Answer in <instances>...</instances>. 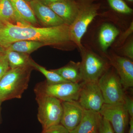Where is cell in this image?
Returning a JSON list of instances; mask_svg holds the SVG:
<instances>
[{
  "label": "cell",
  "mask_w": 133,
  "mask_h": 133,
  "mask_svg": "<svg viewBox=\"0 0 133 133\" xmlns=\"http://www.w3.org/2000/svg\"><path fill=\"white\" fill-rule=\"evenodd\" d=\"M28 40L41 42L57 48L74 45L70 38L69 26L63 24L53 27H38L6 23L0 29V45L6 49L12 43Z\"/></svg>",
  "instance_id": "6da1fadb"
},
{
  "label": "cell",
  "mask_w": 133,
  "mask_h": 133,
  "mask_svg": "<svg viewBox=\"0 0 133 133\" xmlns=\"http://www.w3.org/2000/svg\"><path fill=\"white\" fill-rule=\"evenodd\" d=\"M33 67L30 65L10 69L0 81V101L21 98L28 87Z\"/></svg>",
  "instance_id": "7a4b0ae2"
},
{
  "label": "cell",
  "mask_w": 133,
  "mask_h": 133,
  "mask_svg": "<svg viewBox=\"0 0 133 133\" xmlns=\"http://www.w3.org/2000/svg\"><path fill=\"white\" fill-rule=\"evenodd\" d=\"M77 1V14L74 22L69 26V33L71 40L79 50L83 47L81 40L88 26L98 15L101 3L99 0Z\"/></svg>",
  "instance_id": "3957f363"
},
{
  "label": "cell",
  "mask_w": 133,
  "mask_h": 133,
  "mask_svg": "<svg viewBox=\"0 0 133 133\" xmlns=\"http://www.w3.org/2000/svg\"><path fill=\"white\" fill-rule=\"evenodd\" d=\"M35 92L38 105L37 119L43 130L60 124L63 112L62 101L42 93Z\"/></svg>",
  "instance_id": "277c9868"
},
{
  "label": "cell",
  "mask_w": 133,
  "mask_h": 133,
  "mask_svg": "<svg viewBox=\"0 0 133 133\" xmlns=\"http://www.w3.org/2000/svg\"><path fill=\"white\" fill-rule=\"evenodd\" d=\"M81 61L80 69L83 81H98L111 67L109 61L87 47L79 49Z\"/></svg>",
  "instance_id": "5b68a950"
},
{
  "label": "cell",
  "mask_w": 133,
  "mask_h": 133,
  "mask_svg": "<svg viewBox=\"0 0 133 133\" xmlns=\"http://www.w3.org/2000/svg\"><path fill=\"white\" fill-rule=\"evenodd\" d=\"M105 104L124 103L125 94L120 79L113 67H111L98 81Z\"/></svg>",
  "instance_id": "8992f818"
},
{
  "label": "cell",
  "mask_w": 133,
  "mask_h": 133,
  "mask_svg": "<svg viewBox=\"0 0 133 133\" xmlns=\"http://www.w3.org/2000/svg\"><path fill=\"white\" fill-rule=\"evenodd\" d=\"M81 88V83L66 82L51 84L45 80L37 84L34 91L52 96L62 101H78Z\"/></svg>",
  "instance_id": "52a82bcc"
},
{
  "label": "cell",
  "mask_w": 133,
  "mask_h": 133,
  "mask_svg": "<svg viewBox=\"0 0 133 133\" xmlns=\"http://www.w3.org/2000/svg\"><path fill=\"white\" fill-rule=\"evenodd\" d=\"M99 113L108 121L115 133H125L130 117L124 103L120 104H104Z\"/></svg>",
  "instance_id": "ba28073f"
},
{
  "label": "cell",
  "mask_w": 133,
  "mask_h": 133,
  "mask_svg": "<svg viewBox=\"0 0 133 133\" xmlns=\"http://www.w3.org/2000/svg\"><path fill=\"white\" fill-rule=\"evenodd\" d=\"M78 102L85 110L99 112L104 101L98 81L81 82Z\"/></svg>",
  "instance_id": "9c48e42d"
},
{
  "label": "cell",
  "mask_w": 133,
  "mask_h": 133,
  "mask_svg": "<svg viewBox=\"0 0 133 133\" xmlns=\"http://www.w3.org/2000/svg\"><path fill=\"white\" fill-rule=\"evenodd\" d=\"M116 71L124 90L133 86V63L131 59L115 53L105 55Z\"/></svg>",
  "instance_id": "30bf717a"
},
{
  "label": "cell",
  "mask_w": 133,
  "mask_h": 133,
  "mask_svg": "<svg viewBox=\"0 0 133 133\" xmlns=\"http://www.w3.org/2000/svg\"><path fill=\"white\" fill-rule=\"evenodd\" d=\"M63 112L60 124L70 132L81 121L84 109L78 101H62Z\"/></svg>",
  "instance_id": "8fae6325"
},
{
  "label": "cell",
  "mask_w": 133,
  "mask_h": 133,
  "mask_svg": "<svg viewBox=\"0 0 133 133\" xmlns=\"http://www.w3.org/2000/svg\"><path fill=\"white\" fill-rule=\"evenodd\" d=\"M37 21L44 27H53L65 24L50 8L41 0H32L29 2Z\"/></svg>",
  "instance_id": "7c38bea8"
},
{
  "label": "cell",
  "mask_w": 133,
  "mask_h": 133,
  "mask_svg": "<svg viewBox=\"0 0 133 133\" xmlns=\"http://www.w3.org/2000/svg\"><path fill=\"white\" fill-rule=\"evenodd\" d=\"M45 5L50 8L65 24L69 26L74 22L77 14L78 8L77 0H63Z\"/></svg>",
  "instance_id": "4fadbf2b"
},
{
  "label": "cell",
  "mask_w": 133,
  "mask_h": 133,
  "mask_svg": "<svg viewBox=\"0 0 133 133\" xmlns=\"http://www.w3.org/2000/svg\"><path fill=\"white\" fill-rule=\"evenodd\" d=\"M102 116L99 112L84 110L81 121L78 125L70 133H91L98 128Z\"/></svg>",
  "instance_id": "5bb4252c"
},
{
  "label": "cell",
  "mask_w": 133,
  "mask_h": 133,
  "mask_svg": "<svg viewBox=\"0 0 133 133\" xmlns=\"http://www.w3.org/2000/svg\"><path fill=\"white\" fill-rule=\"evenodd\" d=\"M19 19L24 24L37 26L38 23L33 10L25 0H10Z\"/></svg>",
  "instance_id": "9a60e30c"
},
{
  "label": "cell",
  "mask_w": 133,
  "mask_h": 133,
  "mask_svg": "<svg viewBox=\"0 0 133 133\" xmlns=\"http://www.w3.org/2000/svg\"><path fill=\"white\" fill-rule=\"evenodd\" d=\"M51 70L69 82L80 83L83 81L80 69V62L71 61L63 67Z\"/></svg>",
  "instance_id": "2e32d148"
},
{
  "label": "cell",
  "mask_w": 133,
  "mask_h": 133,
  "mask_svg": "<svg viewBox=\"0 0 133 133\" xmlns=\"http://www.w3.org/2000/svg\"><path fill=\"white\" fill-rule=\"evenodd\" d=\"M119 34L118 29L109 23L103 24L99 33L98 42L102 51L105 53Z\"/></svg>",
  "instance_id": "e0dca14e"
},
{
  "label": "cell",
  "mask_w": 133,
  "mask_h": 133,
  "mask_svg": "<svg viewBox=\"0 0 133 133\" xmlns=\"http://www.w3.org/2000/svg\"><path fill=\"white\" fill-rule=\"evenodd\" d=\"M0 21L3 23L28 25L24 24L19 19L10 0H1L0 2Z\"/></svg>",
  "instance_id": "ac0fdd59"
},
{
  "label": "cell",
  "mask_w": 133,
  "mask_h": 133,
  "mask_svg": "<svg viewBox=\"0 0 133 133\" xmlns=\"http://www.w3.org/2000/svg\"><path fill=\"white\" fill-rule=\"evenodd\" d=\"M45 45V44L41 42L22 40L12 43L6 50L29 55Z\"/></svg>",
  "instance_id": "d6986e66"
},
{
  "label": "cell",
  "mask_w": 133,
  "mask_h": 133,
  "mask_svg": "<svg viewBox=\"0 0 133 133\" xmlns=\"http://www.w3.org/2000/svg\"><path fill=\"white\" fill-rule=\"evenodd\" d=\"M5 53L7 57L10 69H15L30 65L31 58L29 55L6 50Z\"/></svg>",
  "instance_id": "ffe728a7"
},
{
  "label": "cell",
  "mask_w": 133,
  "mask_h": 133,
  "mask_svg": "<svg viewBox=\"0 0 133 133\" xmlns=\"http://www.w3.org/2000/svg\"><path fill=\"white\" fill-rule=\"evenodd\" d=\"M30 65L33 69L37 70L45 76L46 78V82L49 84H55L69 82L63 78L57 73L52 71L51 70H48L43 66L37 63L31 58L30 59Z\"/></svg>",
  "instance_id": "44dd1931"
},
{
  "label": "cell",
  "mask_w": 133,
  "mask_h": 133,
  "mask_svg": "<svg viewBox=\"0 0 133 133\" xmlns=\"http://www.w3.org/2000/svg\"><path fill=\"white\" fill-rule=\"evenodd\" d=\"M107 1L110 7L119 14L129 15L133 13V9L123 0H107Z\"/></svg>",
  "instance_id": "7402d4cb"
},
{
  "label": "cell",
  "mask_w": 133,
  "mask_h": 133,
  "mask_svg": "<svg viewBox=\"0 0 133 133\" xmlns=\"http://www.w3.org/2000/svg\"><path fill=\"white\" fill-rule=\"evenodd\" d=\"M98 133H115L109 122L102 117L98 128Z\"/></svg>",
  "instance_id": "603a6c76"
},
{
  "label": "cell",
  "mask_w": 133,
  "mask_h": 133,
  "mask_svg": "<svg viewBox=\"0 0 133 133\" xmlns=\"http://www.w3.org/2000/svg\"><path fill=\"white\" fill-rule=\"evenodd\" d=\"M41 133H70L65 128L62 124L51 126L45 129H43Z\"/></svg>",
  "instance_id": "cb8c5ba5"
},
{
  "label": "cell",
  "mask_w": 133,
  "mask_h": 133,
  "mask_svg": "<svg viewBox=\"0 0 133 133\" xmlns=\"http://www.w3.org/2000/svg\"><path fill=\"white\" fill-rule=\"evenodd\" d=\"M10 67L6 53L0 57V81Z\"/></svg>",
  "instance_id": "d4e9b609"
},
{
  "label": "cell",
  "mask_w": 133,
  "mask_h": 133,
  "mask_svg": "<svg viewBox=\"0 0 133 133\" xmlns=\"http://www.w3.org/2000/svg\"><path fill=\"white\" fill-rule=\"evenodd\" d=\"M123 53L125 57L133 60V41L131 39L124 45L123 48Z\"/></svg>",
  "instance_id": "484cf974"
},
{
  "label": "cell",
  "mask_w": 133,
  "mask_h": 133,
  "mask_svg": "<svg viewBox=\"0 0 133 133\" xmlns=\"http://www.w3.org/2000/svg\"><path fill=\"white\" fill-rule=\"evenodd\" d=\"M124 104L129 117L133 118V99L132 98L127 95L124 97Z\"/></svg>",
  "instance_id": "4316f807"
},
{
  "label": "cell",
  "mask_w": 133,
  "mask_h": 133,
  "mask_svg": "<svg viewBox=\"0 0 133 133\" xmlns=\"http://www.w3.org/2000/svg\"><path fill=\"white\" fill-rule=\"evenodd\" d=\"M133 22L131 23L130 27L125 32L123 33V35H122L120 38H119L118 41L117 45H120L123 43L125 41L126 39L131 35L133 32Z\"/></svg>",
  "instance_id": "83f0119b"
},
{
  "label": "cell",
  "mask_w": 133,
  "mask_h": 133,
  "mask_svg": "<svg viewBox=\"0 0 133 133\" xmlns=\"http://www.w3.org/2000/svg\"><path fill=\"white\" fill-rule=\"evenodd\" d=\"M129 128L128 133H133V118L130 117L129 123Z\"/></svg>",
  "instance_id": "f1b7e54d"
},
{
  "label": "cell",
  "mask_w": 133,
  "mask_h": 133,
  "mask_svg": "<svg viewBox=\"0 0 133 133\" xmlns=\"http://www.w3.org/2000/svg\"><path fill=\"white\" fill-rule=\"evenodd\" d=\"M41 1L45 5H48L50 3H54L61 1L63 0H41Z\"/></svg>",
  "instance_id": "f546056e"
},
{
  "label": "cell",
  "mask_w": 133,
  "mask_h": 133,
  "mask_svg": "<svg viewBox=\"0 0 133 133\" xmlns=\"http://www.w3.org/2000/svg\"><path fill=\"white\" fill-rule=\"evenodd\" d=\"M6 52V49L0 45V57L4 55Z\"/></svg>",
  "instance_id": "4dcf8cb0"
},
{
  "label": "cell",
  "mask_w": 133,
  "mask_h": 133,
  "mask_svg": "<svg viewBox=\"0 0 133 133\" xmlns=\"http://www.w3.org/2000/svg\"><path fill=\"white\" fill-rule=\"evenodd\" d=\"M2 102L0 101V123L1 121V105Z\"/></svg>",
  "instance_id": "1f68e13d"
},
{
  "label": "cell",
  "mask_w": 133,
  "mask_h": 133,
  "mask_svg": "<svg viewBox=\"0 0 133 133\" xmlns=\"http://www.w3.org/2000/svg\"><path fill=\"white\" fill-rule=\"evenodd\" d=\"M4 23H3V22H2L1 21H0V29L1 28H2L3 26V25H4Z\"/></svg>",
  "instance_id": "d6a6232c"
},
{
  "label": "cell",
  "mask_w": 133,
  "mask_h": 133,
  "mask_svg": "<svg viewBox=\"0 0 133 133\" xmlns=\"http://www.w3.org/2000/svg\"><path fill=\"white\" fill-rule=\"evenodd\" d=\"M91 133H98V130H95V131H93Z\"/></svg>",
  "instance_id": "836d02e7"
},
{
  "label": "cell",
  "mask_w": 133,
  "mask_h": 133,
  "mask_svg": "<svg viewBox=\"0 0 133 133\" xmlns=\"http://www.w3.org/2000/svg\"><path fill=\"white\" fill-rule=\"evenodd\" d=\"M27 2H30L32 0H25Z\"/></svg>",
  "instance_id": "e575fe53"
},
{
  "label": "cell",
  "mask_w": 133,
  "mask_h": 133,
  "mask_svg": "<svg viewBox=\"0 0 133 133\" xmlns=\"http://www.w3.org/2000/svg\"><path fill=\"white\" fill-rule=\"evenodd\" d=\"M127 1H128L129 2H133V0H127Z\"/></svg>",
  "instance_id": "d590c367"
},
{
  "label": "cell",
  "mask_w": 133,
  "mask_h": 133,
  "mask_svg": "<svg viewBox=\"0 0 133 133\" xmlns=\"http://www.w3.org/2000/svg\"><path fill=\"white\" fill-rule=\"evenodd\" d=\"M1 0H0V2H1Z\"/></svg>",
  "instance_id": "8d00e7d4"
}]
</instances>
